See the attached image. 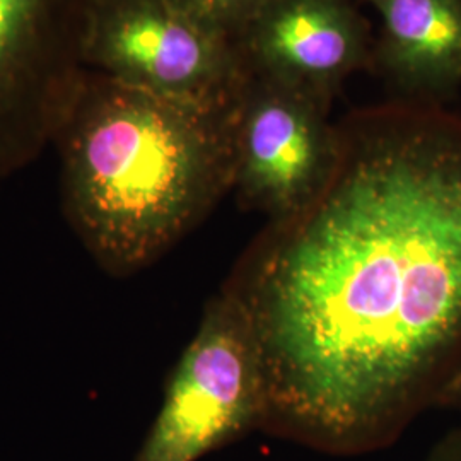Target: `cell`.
<instances>
[{
  "label": "cell",
  "mask_w": 461,
  "mask_h": 461,
  "mask_svg": "<svg viewBox=\"0 0 461 461\" xmlns=\"http://www.w3.org/2000/svg\"><path fill=\"white\" fill-rule=\"evenodd\" d=\"M321 192L267 221L221 289L262 357V430L331 456L393 445L461 364V116L350 112Z\"/></svg>",
  "instance_id": "6da1fadb"
},
{
  "label": "cell",
  "mask_w": 461,
  "mask_h": 461,
  "mask_svg": "<svg viewBox=\"0 0 461 461\" xmlns=\"http://www.w3.org/2000/svg\"><path fill=\"white\" fill-rule=\"evenodd\" d=\"M238 106L86 70L51 148L67 224L103 274L148 270L232 194Z\"/></svg>",
  "instance_id": "7a4b0ae2"
},
{
  "label": "cell",
  "mask_w": 461,
  "mask_h": 461,
  "mask_svg": "<svg viewBox=\"0 0 461 461\" xmlns=\"http://www.w3.org/2000/svg\"><path fill=\"white\" fill-rule=\"evenodd\" d=\"M267 384L247 316L219 289L166 381L135 461H198L262 430Z\"/></svg>",
  "instance_id": "3957f363"
},
{
  "label": "cell",
  "mask_w": 461,
  "mask_h": 461,
  "mask_svg": "<svg viewBox=\"0 0 461 461\" xmlns=\"http://www.w3.org/2000/svg\"><path fill=\"white\" fill-rule=\"evenodd\" d=\"M84 66L169 98L236 104L247 68L236 45L171 0H91Z\"/></svg>",
  "instance_id": "277c9868"
},
{
  "label": "cell",
  "mask_w": 461,
  "mask_h": 461,
  "mask_svg": "<svg viewBox=\"0 0 461 461\" xmlns=\"http://www.w3.org/2000/svg\"><path fill=\"white\" fill-rule=\"evenodd\" d=\"M91 0H0V178L34 163L83 83Z\"/></svg>",
  "instance_id": "5b68a950"
},
{
  "label": "cell",
  "mask_w": 461,
  "mask_h": 461,
  "mask_svg": "<svg viewBox=\"0 0 461 461\" xmlns=\"http://www.w3.org/2000/svg\"><path fill=\"white\" fill-rule=\"evenodd\" d=\"M331 106L293 87L249 77L236 120L232 194L248 212L279 221L313 200L337 165Z\"/></svg>",
  "instance_id": "8992f818"
},
{
  "label": "cell",
  "mask_w": 461,
  "mask_h": 461,
  "mask_svg": "<svg viewBox=\"0 0 461 461\" xmlns=\"http://www.w3.org/2000/svg\"><path fill=\"white\" fill-rule=\"evenodd\" d=\"M234 45L249 77L333 106L350 76L371 70L375 34L361 0H268Z\"/></svg>",
  "instance_id": "52a82bcc"
},
{
  "label": "cell",
  "mask_w": 461,
  "mask_h": 461,
  "mask_svg": "<svg viewBox=\"0 0 461 461\" xmlns=\"http://www.w3.org/2000/svg\"><path fill=\"white\" fill-rule=\"evenodd\" d=\"M379 17L371 72L392 101L445 106L461 89V0H361Z\"/></svg>",
  "instance_id": "ba28073f"
},
{
  "label": "cell",
  "mask_w": 461,
  "mask_h": 461,
  "mask_svg": "<svg viewBox=\"0 0 461 461\" xmlns=\"http://www.w3.org/2000/svg\"><path fill=\"white\" fill-rule=\"evenodd\" d=\"M203 28L232 43L268 0H171Z\"/></svg>",
  "instance_id": "9c48e42d"
},
{
  "label": "cell",
  "mask_w": 461,
  "mask_h": 461,
  "mask_svg": "<svg viewBox=\"0 0 461 461\" xmlns=\"http://www.w3.org/2000/svg\"><path fill=\"white\" fill-rule=\"evenodd\" d=\"M428 461H461V426L451 429L436 443Z\"/></svg>",
  "instance_id": "30bf717a"
},
{
  "label": "cell",
  "mask_w": 461,
  "mask_h": 461,
  "mask_svg": "<svg viewBox=\"0 0 461 461\" xmlns=\"http://www.w3.org/2000/svg\"><path fill=\"white\" fill-rule=\"evenodd\" d=\"M434 409H446V411H456L461 412V364L458 369L453 373V376L447 379L445 388L436 400Z\"/></svg>",
  "instance_id": "8fae6325"
}]
</instances>
